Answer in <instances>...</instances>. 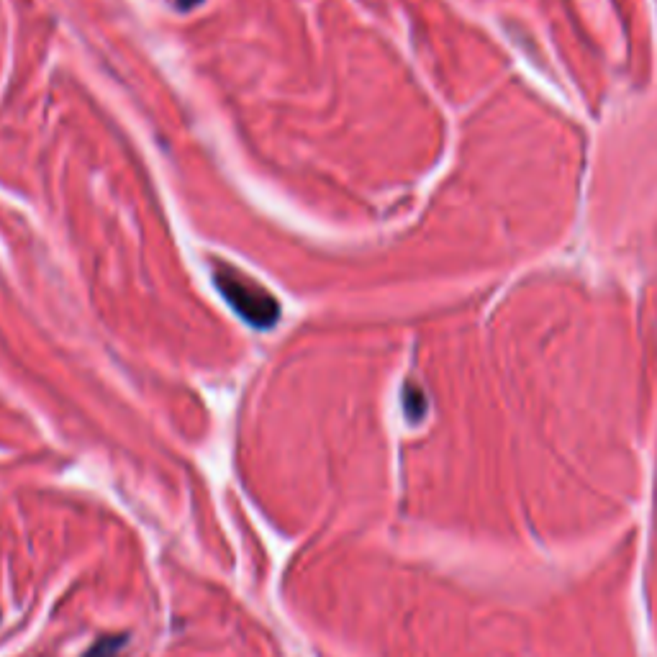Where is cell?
<instances>
[{"label":"cell","instance_id":"obj_2","mask_svg":"<svg viewBox=\"0 0 657 657\" xmlns=\"http://www.w3.org/2000/svg\"><path fill=\"white\" fill-rule=\"evenodd\" d=\"M126 647L124 634H116V637H101L95 642L83 657H121V650Z\"/></svg>","mask_w":657,"mask_h":657},{"label":"cell","instance_id":"obj_4","mask_svg":"<svg viewBox=\"0 0 657 657\" xmlns=\"http://www.w3.org/2000/svg\"><path fill=\"white\" fill-rule=\"evenodd\" d=\"M172 3H178V8L188 11V8H193V6H196V3H201V0H172Z\"/></svg>","mask_w":657,"mask_h":657},{"label":"cell","instance_id":"obj_3","mask_svg":"<svg viewBox=\"0 0 657 657\" xmlns=\"http://www.w3.org/2000/svg\"><path fill=\"white\" fill-rule=\"evenodd\" d=\"M406 414H409V419H421L424 416V396H421L416 388H406Z\"/></svg>","mask_w":657,"mask_h":657},{"label":"cell","instance_id":"obj_1","mask_svg":"<svg viewBox=\"0 0 657 657\" xmlns=\"http://www.w3.org/2000/svg\"><path fill=\"white\" fill-rule=\"evenodd\" d=\"M214 283L221 291V296L229 301V306L247 324L257 326V329H270L280 319V303L275 301L273 293L265 291L260 283L247 278L237 267L226 265V262H216Z\"/></svg>","mask_w":657,"mask_h":657}]
</instances>
